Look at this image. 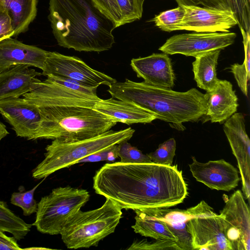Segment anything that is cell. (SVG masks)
I'll use <instances>...</instances> for the list:
<instances>
[{"label":"cell","mask_w":250,"mask_h":250,"mask_svg":"<svg viewBox=\"0 0 250 250\" xmlns=\"http://www.w3.org/2000/svg\"><path fill=\"white\" fill-rule=\"evenodd\" d=\"M9 133L6 125L0 121V142Z\"/></svg>","instance_id":"obj_39"},{"label":"cell","mask_w":250,"mask_h":250,"mask_svg":"<svg viewBox=\"0 0 250 250\" xmlns=\"http://www.w3.org/2000/svg\"><path fill=\"white\" fill-rule=\"evenodd\" d=\"M127 250H181L175 241L156 240L148 242L146 240L134 241Z\"/></svg>","instance_id":"obj_35"},{"label":"cell","mask_w":250,"mask_h":250,"mask_svg":"<svg viewBox=\"0 0 250 250\" xmlns=\"http://www.w3.org/2000/svg\"><path fill=\"white\" fill-rule=\"evenodd\" d=\"M178 5H194L232 11L238 27L250 32V0H174Z\"/></svg>","instance_id":"obj_21"},{"label":"cell","mask_w":250,"mask_h":250,"mask_svg":"<svg viewBox=\"0 0 250 250\" xmlns=\"http://www.w3.org/2000/svg\"><path fill=\"white\" fill-rule=\"evenodd\" d=\"M231 83L219 80L214 89L206 92L207 110L205 121L222 124L236 113L239 106L238 98Z\"/></svg>","instance_id":"obj_18"},{"label":"cell","mask_w":250,"mask_h":250,"mask_svg":"<svg viewBox=\"0 0 250 250\" xmlns=\"http://www.w3.org/2000/svg\"><path fill=\"white\" fill-rule=\"evenodd\" d=\"M184 9L181 5L174 9L168 10L156 15L153 19L155 25L166 32L176 30L184 15Z\"/></svg>","instance_id":"obj_28"},{"label":"cell","mask_w":250,"mask_h":250,"mask_svg":"<svg viewBox=\"0 0 250 250\" xmlns=\"http://www.w3.org/2000/svg\"><path fill=\"white\" fill-rule=\"evenodd\" d=\"M122 209L106 198L100 208L70 216L60 234L66 247L71 249L97 247L100 241L113 233L122 217Z\"/></svg>","instance_id":"obj_6"},{"label":"cell","mask_w":250,"mask_h":250,"mask_svg":"<svg viewBox=\"0 0 250 250\" xmlns=\"http://www.w3.org/2000/svg\"><path fill=\"white\" fill-rule=\"evenodd\" d=\"M241 34L245 51L244 62L241 64L234 63L231 65L230 69L241 91L248 96V84L250 78V35L245 32Z\"/></svg>","instance_id":"obj_27"},{"label":"cell","mask_w":250,"mask_h":250,"mask_svg":"<svg viewBox=\"0 0 250 250\" xmlns=\"http://www.w3.org/2000/svg\"><path fill=\"white\" fill-rule=\"evenodd\" d=\"M0 114L12 127L18 137L32 140L41 122L39 109L24 98L0 100Z\"/></svg>","instance_id":"obj_13"},{"label":"cell","mask_w":250,"mask_h":250,"mask_svg":"<svg viewBox=\"0 0 250 250\" xmlns=\"http://www.w3.org/2000/svg\"><path fill=\"white\" fill-rule=\"evenodd\" d=\"M118 156L120 162L125 163H152L147 154H144L137 147L132 146L127 141L118 144Z\"/></svg>","instance_id":"obj_32"},{"label":"cell","mask_w":250,"mask_h":250,"mask_svg":"<svg viewBox=\"0 0 250 250\" xmlns=\"http://www.w3.org/2000/svg\"><path fill=\"white\" fill-rule=\"evenodd\" d=\"M118 149V144L114 145L82 159L77 164L104 161L113 162L119 157Z\"/></svg>","instance_id":"obj_36"},{"label":"cell","mask_w":250,"mask_h":250,"mask_svg":"<svg viewBox=\"0 0 250 250\" xmlns=\"http://www.w3.org/2000/svg\"><path fill=\"white\" fill-rule=\"evenodd\" d=\"M193 250H232L226 239L221 216L213 212L186 222Z\"/></svg>","instance_id":"obj_14"},{"label":"cell","mask_w":250,"mask_h":250,"mask_svg":"<svg viewBox=\"0 0 250 250\" xmlns=\"http://www.w3.org/2000/svg\"><path fill=\"white\" fill-rule=\"evenodd\" d=\"M48 51L24 44L11 37L0 41V73L17 64L43 70Z\"/></svg>","instance_id":"obj_17"},{"label":"cell","mask_w":250,"mask_h":250,"mask_svg":"<svg viewBox=\"0 0 250 250\" xmlns=\"http://www.w3.org/2000/svg\"><path fill=\"white\" fill-rule=\"evenodd\" d=\"M221 50L212 51L195 57L192 62L194 79L198 87L210 92L216 87V67Z\"/></svg>","instance_id":"obj_22"},{"label":"cell","mask_w":250,"mask_h":250,"mask_svg":"<svg viewBox=\"0 0 250 250\" xmlns=\"http://www.w3.org/2000/svg\"><path fill=\"white\" fill-rule=\"evenodd\" d=\"M107 91L112 97L133 102L179 130L185 129L183 123L198 121L207 110L206 94L195 88L178 92L126 79L111 84Z\"/></svg>","instance_id":"obj_3"},{"label":"cell","mask_w":250,"mask_h":250,"mask_svg":"<svg viewBox=\"0 0 250 250\" xmlns=\"http://www.w3.org/2000/svg\"><path fill=\"white\" fill-rule=\"evenodd\" d=\"M10 16L13 37L26 32L36 17L38 0H2Z\"/></svg>","instance_id":"obj_23"},{"label":"cell","mask_w":250,"mask_h":250,"mask_svg":"<svg viewBox=\"0 0 250 250\" xmlns=\"http://www.w3.org/2000/svg\"><path fill=\"white\" fill-rule=\"evenodd\" d=\"M122 16V25L140 20L145 0H116Z\"/></svg>","instance_id":"obj_29"},{"label":"cell","mask_w":250,"mask_h":250,"mask_svg":"<svg viewBox=\"0 0 250 250\" xmlns=\"http://www.w3.org/2000/svg\"><path fill=\"white\" fill-rule=\"evenodd\" d=\"M89 192L67 186L53 189L38 203L36 217L32 224L42 233L60 234L69 218L89 200Z\"/></svg>","instance_id":"obj_7"},{"label":"cell","mask_w":250,"mask_h":250,"mask_svg":"<svg viewBox=\"0 0 250 250\" xmlns=\"http://www.w3.org/2000/svg\"><path fill=\"white\" fill-rule=\"evenodd\" d=\"M42 75L69 79L91 87L101 84L109 87L116 79L95 70L75 56L48 52Z\"/></svg>","instance_id":"obj_8"},{"label":"cell","mask_w":250,"mask_h":250,"mask_svg":"<svg viewBox=\"0 0 250 250\" xmlns=\"http://www.w3.org/2000/svg\"><path fill=\"white\" fill-rule=\"evenodd\" d=\"M181 6L184 9V15L176 30L197 33L228 32L238 24L234 13L230 10L194 5Z\"/></svg>","instance_id":"obj_12"},{"label":"cell","mask_w":250,"mask_h":250,"mask_svg":"<svg viewBox=\"0 0 250 250\" xmlns=\"http://www.w3.org/2000/svg\"><path fill=\"white\" fill-rule=\"evenodd\" d=\"M134 211L136 213L135 222L131 228L135 233L155 240L175 241L178 244V237L167 227L165 222L157 219L140 209H136Z\"/></svg>","instance_id":"obj_24"},{"label":"cell","mask_w":250,"mask_h":250,"mask_svg":"<svg viewBox=\"0 0 250 250\" xmlns=\"http://www.w3.org/2000/svg\"><path fill=\"white\" fill-rule=\"evenodd\" d=\"M49 9L52 32L60 46L100 52L115 43L114 24L92 0H49Z\"/></svg>","instance_id":"obj_2"},{"label":"cell","mask_w":250,"mask_h":250,"mask_svg":"<svg viewBox=\"0 0 250 250\" xmlns=\"http://www.w3.org/2000/svg\"><path fill=\"white\" fill-rule=\"evenodd\" d=\"M40 127L32 140H55L69 143L101 135L117 124L92 108L80 106H38Z\"/></svg>","instance_id":"obj_4"},{"label":"cell","mask_w":250,"mask_h":250,"mask_svg":"<svg viewBox=\"0 0 250 250\" xmlns=\"http://www.w3.org/2000/svg\"><path fill=\"white\" fill-rule=\"evenodd\" d=\"M167 208L140 209L148 215L160 220L174 223L187 222L193 218L212 213L213 210L205 201L185 210L168 209Z\"/></svg>","instance_id":"obj_25"},{"label":"cell","mask_w":250,"mask_h":250,"mask_svg":"<svg viewBox=\"0 0 250 250\" xmlns=\"http://www.w3.org/2000/svg\"><path fill=\"white\" fill-rule=\"evenodd\" d=\"M46 79L71 90L87 95L98 96L97 87L89 86L78 81L64 78L48 76Z\"/></svg>","instance_id":"obj_34"},{"label":"cell","mask_w":250,"mask_h":250,"mask_svg":"<svg viewBox=\"0 0 250 250\" xmlns=\"http://www.w3.org/2000/svg\"><path fill=\"white\" fill-rule=\"evenodd\" d=\"M135 130L124 129L108 131L98 136L76 142L61 143L53 140L46 148L44 159L33 170L36 179L45 178L62 169L77 164L79 160L114 145L128 141Z\"/></svg>","instance_id":"obj_5"},{"label":"cell","mask_w":250,"mask_h":250,"mask_svg":"<svg viewBox=\"0 0 250 250\" xmlns=\"http://www.w3.org/2000/svg\"><path fill=\"white\" fill-rule=\"evenodd\" d=\"M93 108L114 122L127 125L150 123L157 119L153 113L135 103L113 97L101 99Z\"/></svg>","instance_id":"obj_19"},{"label":"cell","mask_w":250,"mask_h":250,"mask_svg":"<svg viewBox=\"0 0 250 250\" xmlns=\"http://www.w3.org/2000/svg\"><path fill=\"white\" fill-rule=\"evenodd\" d=\"M25 64L11 66L0 73V100L8 98H19L32 90L37 78L42 73Z\"/></svg>","instance_id":"obj_20"},{"label":"cell","mask_w":250,"mask_h":250,"mask_svg":"<svg viewBox=\"0 0 250 250\" xmlns=\"http://www.w3.org/2000/svg\"><path fill=\"white\" fill-rule=\"evenodd\" d=\"M130 65L139 78L151 85L171 88L175 79L170 58L167 54L153 53L132 59Z\"/></svg>","instance_id":"obj_16"},{"label":"cell","mask_w":250,"mask_h":250,"mask_svg":"<svg viewBox=\"0 0 250 250\" xmlns=\"http://www.w3.org/2000/svg\"><path fill=\"white\" fill-rule=\"evenodd\" d=\"M176 147V141L174 138H170L160 144L155 151L147 154V155L154 163L172 166Z\"/></svg>","instance_id":"obj_30"},{"label":"cell","mask_w":250,"mask_h":250,"mask_svg":"<svg viewBox=\"0 0 250 250\" xmlns=\"http://www.w3.org/2000/svg\"><path fill=\"white\" fill-rule=\"evenodd\" d=\"M95 6L111 21L116 28L122 25V16L116 0H92Z\"/></svg>","instance_id":"obj_33"},{"label":"cell","mask_w":250,"mask_h":250,"mask_svg":"<svg viewBox=\"0 0 250 250\" xmlns=\"http://www.w3.org/2000/svg\"><path fill=\"white\" fill-rule=\"evenodd\" d=\"M11 21L2 0H0V41L14 35Z\"/></svg>","instance_id":"obj_37"},{"label":"cell","mask_w":250,"mask_h":250,"mask_svg":"<svg viewBox=\"0 0 250 250\" xmlns=\"http://www.w3.org/2000/svg\"><path fill=\"white\" fill-rule=\"evenodd\" d=\"M192 159L189 167L192 176L211 189L229 191L238 185V170L224 159L206 163L198 162L194 157Z\"/></svg>","instance_id":"obj_15"},{"label":"cell","mask_w":250,"mask_h":250,"mask_svg":"<svg viewBox=\"0 0 250 250\" xmlns=\"http://www.w3.org/2000/svg\"><path fill=\"white\" fill-rule=\"evenodd\" d=\"M22 96L37 106H80L93 108L95 103L101 99L98 96L71 90L47 79L34 83L32 90Z\"/></svg>","instance_id":"obj_11"},{"label":"cell","mask_w":250,"mask_h":250,"mask_svg":"<svg viewBox=\"0 0 250 250\" xmlns=\"http://www.w3.org/2000/svg\"><path fill=\"white\" fill-rule=\"evenodd\" d=\"M219 215L222 220L225 237L232 250H250V210L240 190L235 191L227 199Z\"/></svg>","instance_id":"obj_10"},{"label":"cell","mask_w":250,"mask_h":250,"mask_svg":"<svg viewBox=\"0 0 250 250\" xmlns=\"http://www.w3.org/2000/svg\"><path fill=\"white\" fill-rule=\"evenodd\" d=\"M4 232L0 230V250H23L17 244L16 239L7 236Z\"/></svg>","instance_id":"obj_38"},{"label":"cell","mask_w":250,"mask_h":250,"mask_svg":"<svg viewBox=\"0 0 250 250\" xmlns=\"http://www.w3.org/2000/svg\"><path fill=\"white\" fill-rule=\"evenodd\" d=\"M96 193L122 209L168 208L183 202L187 184L177 166L156 163H107L93 177Z\"/></svg>","instance_id":"obj_1"},{"label":"cell","mask_w":250,"mask_h":250,"mask_svg":"<svg viewBox=\"0 0 250 250\" xmlns=\"http://www.w3.org/2000/svg\"><path fill=\"white\" fill-rule=\"evenodd\" d=\"M41 183L42 182L27 191L15 192L12 193L10 199L11 204L20 207L23 210L24 215L28 216L36 212L38 203L34 198V194Z\"/></svg>","instance_id":"obj_31"},{"label":"cell","mask_w":250,"mask_h":250,"mask_svg":"<svg viewBox=\"0 0 250 250\" xmlns=\"http://www.w3.org/2000/svg\"><path fill=\"white\" fill-rule=\"evenodd\" d=\"M234 32L194 33L176 35L167 39L159 50L169 55L182 54L194 58L224 49L234 42Z\"/></svg>","instance_id":"obj_9"},{"label":"cell","mask_w":250,"mask_h":250,"mask_svg":"<svg viewBox=\"0 0 250 250\" xmlns=\"http://www.w3.org/2000/svg\"><path fill=\"white\" fill-rule=\"evenodd\" d=\"M32 226L16 215L5 202L0 201V230L9 232L17 240H20L30 231Z\"/></svg>","instance_id":"obj_26"}]
</instances>
